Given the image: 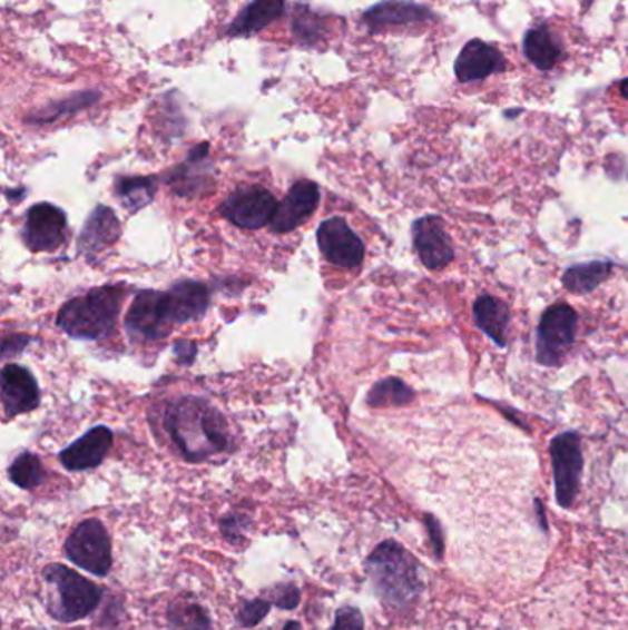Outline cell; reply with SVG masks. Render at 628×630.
<instances>
[{
	"label": "cell",
	"instance_id": "obj_1",
	"mask_svg": "<svg viewBox=\"0 0 628 630\" xmlns=\"http://www.w3.org/2000/svg\"><path fill=\"white\" fill-rule=\"evenodd\" d=\"M165 424L181 454L193 463L224 452L229 444L224 415L197 396L174 402L166 412Z\"/></svg>",
	"mask_w": 628,
	"mask_h": 630
},
{
	"label": "cell",
	"instance_id": "obj_2",
	"mask_svg": "<svg viewBox=\"0 0 628 630\" xmlns=\"http://www.w3.org/2000/svg\"><path fill=\"white\" fill-rule=\"evenodd\" d=\"M369 579L374 592L393 609H405L421 593V575L415 557L394 540H387L369 555Z\"/></svg>",
	"mask_w": 628,
	"mask_h": 630
},
{
	"label": "cell",
	"instance_id": "obj_3",
	"mask_svg": "<svg viewBox=\"0 0 628 630\" xmlns=\"http://www.w3.org/2000/svg\"><path fill=\"white\" fill-rule=\"evenodd\" d=\"M124 289L104 286L70 299L58 314L59 328L76 339H98L111 331L122 306Z\"/></svg>",
	"mask_w": 628,
	"mask_h": 630
},
{
	"label": "cell",
	"instance_id": "obj_4",
	"mask_svg": "<svg viewBox=\"0 0 628 630\" xmlns=\"http://www.w3.org/2000/svg\"><path fill=\"white\" fill-rule=\"evenodd\" d=\"M43 578L52 587L53 598L49 599L47 610L53 620L65 623L78 621L87 618L100 604V588L63 564L45 568Z\"/></svg>",
	"mask_w": 628,
	"mask_h": 630
},
{
	"label": "cell",
	"instance_id": "obj_5",
	"mask_svg": "<svg viewBox=\"0 0 628 630\" xmlns=\"http://www.w3.org/2000/svg\"><path fill=\"white\" fill-rule=\"evenodd\" d=\"M579 315L568 305L549 306L537 331V362L546 367L559 365L576 342Z\"/></svg>",
	"mask_w": 628,
	"mask_h": 630
},
{
	"label": "cell",
	"instance_id": "obj_6",
	"mask_svg": "<svg viewBox=\"0 0 628 630\" xmlns=\"http://www.w3.org/2000/svg\"><path fill=\"white\" fill-rule=\"evenodd\" d=\"M65 553L76 567L98 578L111 570V539L100 520H84L65 542Z\"/></svg>",
	"mask_w": 628,
	"mask_h": 630
},
{
	"label": "cell",
	"instance_id": "obj_7",
	"mask_svg": "<svg viewBox=\"0 0 628 630\" xmlns=\"http://www.w3.org/2000/svg\"><path fill=\"white\" fill-rule=\"evenodd\" d=\"M551 465H553L555 494L560 508H571L576 502L582 478V449L576 432L560 433L549 446Z\"/></svg>",
	"mask_w": 628,
	"mask_h": 630
},
{
	"label": "cell",
	"instance_id": "obj_8",
	"mask_svg": "<svg viewBox=\"0 0 628 630\" xmlns=\"http://www.w3.org/2000/svg\"><path fill=\"white\" fill-rule=\"evenodd\" d=\"M277 207V199L269 190L247 187L230 194L229 198L219 205V213L236 227L261 229L264 225L272 224Z\"/></svg>",
	"mask_w": 628,
	"mask_h": 630
},
{
	"label": "cell",
	"instance_id": "obj_9",
	"mask_svg": "<svg viewBox=\"0 0 628 630\" xmlns=\"http://www.w3.org/2000/svg\"><path fill=\"white\" fill-rule=\"evenodd\" d=\"M174 326L168 305H166V292L145 289L135 297L134 305L126 315V328L131 336L143 339H163L168 336Z\"/></svg>",
	"mask_w": 628,
	"mask_h": 630
},
{
	"label": "cell",
	"instance_id": "obj_10",
	"mask_svg": "<svg viewBox=\"0 0 628 630\" xmlns=\"http://www.w3.org/2000/svg\"><path fill=\"white\" fill-rule=\"evenodd\" d=\"M67 236V216L52 204L33 205L22 225V240L32 253L56 252Z\"/></svg>",
	"mask_w": 628,
	"mask_h": 630
},
{
	"label": "cell",
	"instance_id": "obj_11",
	"mask_svg": "<svg viewBox=\"0 0 628 630\" xmlns=\"http://www.w3.org/2000/svg\"><path fill=\"white\" fill-rule=\"evenodd\" d=\"M317 242H320L323 257L328 263L345 267V269H354L360 266L365 257L363 242L343 218H331L323 222L317 230Z\"/></svg>",
	"mask_w": 628,
	"mask_h": 630
},
{
	"label": "cell",
	"instance_id": "obj_12",
	"mask_svg": "<svg viewBox=\"0 0 628 630\" xmlns=\"http://www.w3.org/2000/svg\"><path fill=\"white\" fill-rule=\"evenodd\" d=\"M433 11L410 0H384L363 11L362 22L369 32L379 33L394 28L424 27L433 21Z\"/></svg>",
	"mask_w": 628,
	"mask_h": 630
},
{
	"label": "cell",
	"instance_id": "obj_13",
	"mask_svg": "<svg viewBox=\"0 0 628 630\" xmlns=\"http://www.w3.org/2000/svg\"><path fill=\"white\" fill-rule=\"evenodd\" d=\"M413 246L421 263L432 272H441L453 260L452 240L439 216L416 219L413 224Z\"/></svg>",
	"mask_w": 628,
	"mask_h": 630
},
{
	"label": "cell",
	"instance_id": "obj_14",
	"mask_svg": "<svg viewBox=\"0 0 628 630\" xmlns=\"http://www.w3.org/2000/svg\"><path fill=\"white\" fill-rule=\"evenodd\" d=\"M2 404L8 419L32 412L41 401L38 382L33 374L21 365L10 364L2 368Z\"/></svg>",
	"mask_w": 628,
	"mask_h": 630
},
{
	"label": "cell",
	"instance_id": "obj_15",
	"mask_svg": "<svg viewBox=\"0 0 628 630\" xmlns=\"http://www.w3.org/2000/svg\"><path fill=\"white\" fill-rule=\"evenodd\" d=\"M507 69L503 53L494 45L484 43L481 39H472L464 45L455 59V76L461 83L481 81L492 75H500Z\"/></svg>",
	"mask_w": 628,
	"mask_h": 630
},
{
	"label": "cell",
	"instance_id": "obj_16",
	"mask_svg": "<svg viewBox=\"0 0 628 630\" xmlns=\"http://www.w3.org/2000/svg\"><path fill=\"white\" fill-rule=\"evenodd\" d=\"M320 187L314 181H298L290 188L286 198L278 204L272 227L277 233H290L315 213L320 205Z\"/></svg>",
	"mask_w": 628,
	"mask_h": 630
},
{
	"label": "cell",
	"instance_id": "obj_17",
	"mask_svg": "<svg viewBox=\"0 0 628 630\" xmlns=\"http://www.w3.org/2000/svg\"><path fill=\"white\" fill-rule=\"evenodd\" d=\"M112 446V433L109 427L97 426L89 430L84 437L78 439L59 454L65 469L81 472L97 469L107 452Z\"/></svg>",
	"mask_w": 628,
	"mask_h": 630
},
{
	"label": "cell",
	"instance_id": "obj_18",
	"mask_svg": "<svg viewBox=\"0 0 628 630\" xmlns=\"http://www.w3.org/2000/svg\"><path fill=\"white\" fill-rule=\"evenodd\" d=\"M208 289L199 283L185 280L177 283L166 292V305L174 325H183L188 321L202 319L208 311Z\"/></svg>",
	"mask_w": 628,
	"mask_h": 630
},
{
	"label": "cell",
	"instance_id": "obj_19",
	"mask_svg": "<svg viewBox=\"0 0 628 630\" xmlns=\"http://www.w3.org/2000/svg\"><path fill=\"white\" fill-rule=\"evenodd\" d=\"M286 13V0H253L230 22L227 38H251L266 30Z\"/></svg>",
	"mask_w": 628,
	"mask_h": 630
},
{
	"label": "cell",
	"instance_id": "obj_20",
	"mask_svg": "<svg viewBox=\"0 0 628 630\" xmlns=\"http://www.w3.org/2000/svg\"><path fill=\"white\" fill-rule=\"evenodd\" d=\"M120 236V222L109 207H97L80 235V252L95 255L112 246Z\"/></svg>",
	"mask_w": 628,
	"mask_h": 630
},
{
	"label": "cell",
	"instance_id": "obj_21",
	"mask_svg": "<svg viewBox=\"0 0 628 630\" xmlns=\"http://www.w3.org/2000/svg\"><path fill=\"white\" fill-rule=\"evenodd\" d=\"M523 53L538 70L548 72L562 58V45L548 27H534L523 38Z\"/></svg>",
	"mask_w": 628,
	"mask_h": 630
},
{
	"label": "cell",
	"instance_id": "obj_22",
	"mask_svg": "<svg viewBox=\"0 0 628 630\" xmlns=\"http://www.w3.org/2000/svg\"><path fill=\"white\" fill-rule=\"evenodd\" d=\"M474 319L480 331H483L498 347H506L507 328H509L511 314H509V306L503 301L483 295L475 301Z\"/></svg>",
	"mask_w": 628,
	"mask_h": 630
},
{
	"label": "cell",
	"instance_id": "obj_23",
	"mask_svg": "<svg viewBox=\"0 0 628 630\" xmlns=\"http://www.w3.org/2000/svg\"><path fill=\"white\" fill-rule=\"evenodd\" d=\"M614 264L608 260H596V263L577 264L562 273V284L571 294H590L597 286L612 277Z\"/></svg>",
	"mask_w": 628,
	"mask_h": 630
},
{
	"label": "cell",
	"instance_id": "obj_24",
	"mask_svg": "<svg viewBox=\"0 0 628 630\" xmlns=\"http://www.w3.org/2000/svg\"><path fill=\"white\" fill-rule=\"evenodd\" d=\"M208 156V145L197 146L196 150L190 151L187 163L179 166L174 170L170 177V187L174 188V193L181 194V196H193V194L199 193V190H205L207 185L202 181H197V174H202L207 166H205V160Z\"/></svg>",
	"mask_w": 628,
	"mask_h": 630
},
{
	"label": "cell",
	"instance_id": "obj_25",
	"mask_svg": "<svg viewBox=\"0 0 628 630\" xmlns=\"http://www.w3.org/2000/svg\"><path fill=\"white\" fill-rule=\"evenodd\" d=\"M292 33L295 41L304 47H315L325 39L326 21L321 13H315L310 6H295L292 19Z\"/></svg>",
	"mask_w": 628,
	"mask_h": 630
},
{
	"label": "cell",
	"instance_id": "obj_26",
	"mask_svg": "<svg viewBox=\"0 0 628 630\" xmlns=\"http://www.w3.org/2000/svg\"><path fill=\"white\" fill-rule=\"evenodd\" d=\"M100 100V92L98 91H80L70 97L52 102L50 106L43 107L41 111L33 112L32 117L28 118L33 124H50L56 122L59 118L70 117L75 112H80L86 107L92 106Z\"/></svg>",
	"mask_w": 628,
	"mask_h": 630
},
{
	"label": "cell",
	"instance_id": "obj_27",
	"mask_svg": "<svg viewBox=\"0 0 628 630\" xmlns=\"http://www.w3.org/2000/svg\"><path fill=\"white\" fill-rule=\"evenodd\" d=\"M157 193V179L155 177H122L117 181V194L126 209L140 210L151 204Z\"/></svg>",
	"mask_w": 628,
	"mask_h": 630
},
{
	"label": "cell",
	"instance_id": "obj_28",
	"mask_svg": "<svg viewBox=\"0 0 628 630\" xmlns=\"http://www.w3.org/2000/svg\"><path fill=\"white\" fill-rule=\"evenodd\" d=\"M168 630H213L202 604L177 599L168 609Z\"/></svg>",
	"mask_w": 628,
	"mask_h": 630
},
{
	"label": "cell",
	"instance_id": "obj_29",
	"mask_svg": "<svg viewBox=\"0 0 628 630\" xmlns=\"http://www.w3.org/2000/svg\"><path fill=\"white\" fill-rule=\"evenodd\" d=\"M415 398L410 385L400 378H385L374 385L367 395L371 407H400L408 406Z\"/></svg>",
	"mask_w": 628,
	"mask_h": 630
},
{
	"label": "cell",
	"instance_id": "obj_30",
	"mask_svg": "<svg viewBox=\"0 0 628 630\" xmlns=\"http://www.w3.org/2000/svg\"><path fill=\"white\" fill-rule=\"evenodd\" d=\"M10 478L17 486L24 491L36 489L45 480V469L38 455L32 452H22L10 466Z\"/></svg>",
	"mask_w": 628,
	"mask_h": 630
},
{
	"label": "cell",
	"instance_id": "obj_31",
	"mask_svg": "<svg viewBox=\"0 0 628 630\" xmlns=\"http://www.w3.org/2000/svg\"><path fill=\"white\" fill-rule=\"evenodd\" d=\"M272 609V601L267 599H253V601H244L238 610V621L242 627H255L266 618L267 612Z\"/></svg>",
	"mask_w": 628,
	"mask_h": 630
},
{
	"label": "cell",
	"instance_id": "obj_32",
	"mask_svg": "<svg viewBox=\"0 0 628 630\" xmlns=\"http://www.w3.org/2000/svg\"><path fill=\"white\" fill-rule=\"evenodd\" d=\"M365 629V621L360 610L354 607H343L337 610L336 623L332 630H363Z\"/></svg>",
	"mask_w": 628,
	"mask_h": 630
},
{
	"label": "cell",
	"instance_id": "obj_33",
	"mask_svg": "<svg viewBox=\"0 0 628 630\" xmlns=\"http://www.w3.org/2000/svg\"><path fill=\"white\" fill-rule=\"evenodd\" d=\"M273 603L284 610L295 609L301 599V592L295 584H281L272 592Z\"/></svg>",
	"mask_w": 628,
	"mask_h": 630
},
{
	"label": "cell",
	"instance_id": "obj_34",
	"mask_svg": "<svg viewBox=\"0 0 628 630\" xmlns=\"http://www.w3.org/2000/svg\"><path fill=\"white\" fill-rule=\"evenodd\" d=\"M176 353L181 362H193L194 354H196V345L188 342L176 343Z\"/></svg>",
	"mask_w": 628,
	"mask_h": 630
},
{
	"label": "cell",
	"instance_id": "obj_35",
	"mask_svg": "<svg viewBox=\"0 0 628 630\" xmlns=\"http://www.w3.org/2000/svg\"><path fill=\"white\" fill-rule=\"evenodd\" d=\"M428 528H430V534H432L433 545L436 548V553L441 555L442 553V539H441V528L436 524V520L432 519V516H428L426 519Z\"/></svg>",
	"mask_w": 628,
	"mask_h": 630
},
{
	"label": "cell",
	"instance_id": "obj_36",
	"mask_svg": "<svg viewBox=\"0 0 628 630\" xmlns=\"http://www.w3.org/2000/svg\"><path fill=\"white\" fill-rule=\"evenodd\" d=\"M619 91H621V95H624V98H627L628 100V78L627 80L621 81V83H619Z\"/></svg>",
	"mask_w": 628,
	"mask_h": 630
},
{
	"label": "cell",
	"instance_id": "obj_37",
	"mask_svg": "<svg viewBox=\"0 0 628 630\" xmlns=\"http://www.w3.org/2000/svg\"><path fill=\"white\" fill-rule=\"evenodd\" d=\"M283 630H303V629H301V626H298V623H295V621H290V623H286V627H284Z\"/></svg>",
	"mask_w": 628,
	"mask_h": 630
}]
</instances>
